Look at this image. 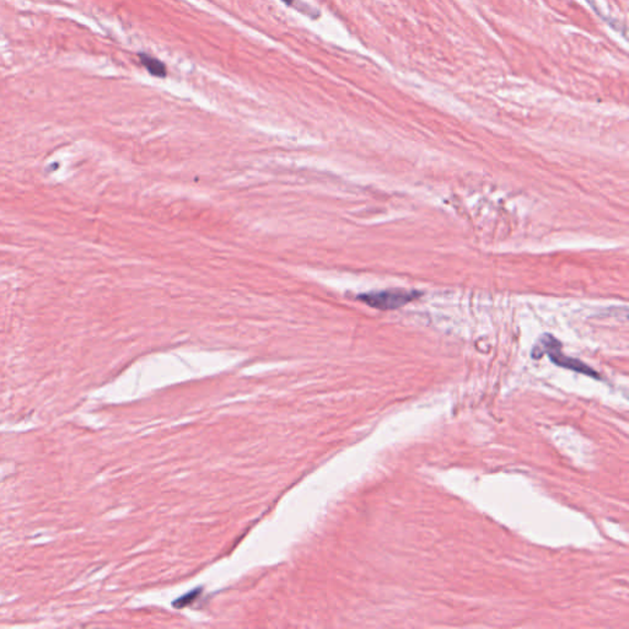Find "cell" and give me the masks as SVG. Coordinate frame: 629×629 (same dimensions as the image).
<instances>
[{"label": "cell", "mask_w": 629, "mask_h": 629, "mask_svg": "<svg viewBox=\"0 0 629 629\" xmlns=\"http://www.w3.org/2000/svg\"><path fill=\"white\" fill-rule=\"evenodd\" d=\"M544 353H547L550 360L558 367L569 369L573 371L588 375L595 379H600V375L597 374L594 369L590 368L589 365H586L581 360H578L575 358L567 357L561 351V342L557 340L553 336L544 335V337H541L539 344L533 348L531 354L535 359H539L544 355Z\"/></svg>", "instance_id": "6da1fadb"}, {"label": "cell", "mask_w": 629, "mask_h": 629, "mask_svg": "<svg viewBox=\"0 0 629 629\" xmlns=\"http://www.w3.org/2000/svg\"><path fill=\"white\" fill-rule=\"evenodd\" d=\"M283 1L284 3H287V4H289V6L290 4H293V3H294V0H283Z\"/></svg>", "instance_id": "277c9868"}, {"label": "cell", "mask_w": 629, "mask_h": 629, "mask_svg": "<svg viewBox=\"0 0 629 629\" xmlns=\"http://www.w3.org/2000/svg\"><path fill=\"white\" fill-rule=\"evenodd\" d=\"M420 295V291L415 290L389 289L360 294L358 299L378 310H397L415 300Z\"/></svg>", "instance_id": "7a4b0ae2"}, {"label": "cell", "mask_w": 629, "mask_h": 629, "mask_svg": "<svg viewBox=\"0 0 629 629\" xmlns=\"http://www.w3.org/2000/svg\"><path fill=\"white\" fill-rule=\"evenodd\" d=\"M141 59H142L144 67L149 70V73L153 74V75L158 76V78H163V76L166 75L165 64L164 63L160 62L159 59L150 57V56H147V54H141Z\"/></svg>", "instance_id": "3957f363"}]
</instances>
